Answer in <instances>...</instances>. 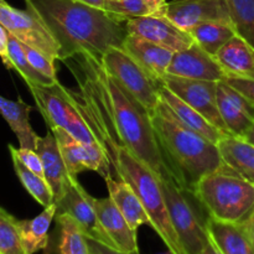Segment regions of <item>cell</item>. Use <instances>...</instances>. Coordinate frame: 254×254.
Returning <instances> with one entry per match:
<instances>
[{
	"instance_id": "cell-25",
	"label": "cell",
	"mask_w": 254,
	"mask_h": 254,
	"mask_svg": "<svg viewBox=\"0 0 254 254\" xmlns=\"http://www.w3.org/2000/svg\"><path fill=\"white\" fill-rule=\"evenodd\" d=\"M217 148L223 164L254 185V145L238 136L226 135Z\"/></svg>"
},
{
	"instance_id": "cell-20",
	"label": "cell",
	"mask_w": 254,
	"mask_h": 254,
	"mask_svg": "<svg viewBox=\"0 0 254 254\" xmlns=\"http://www.w3.org/2000/svg\"><path fill=\"white\" fill-rule=\"evenodd\" d=\"M159 94H160V99L166 103L171 113L174 114L176 119L183 124L186 128L191 129L195 133L200 134L203 138L210 140L211 143L217 145L218 141L222 138H225L228 134L223 133L218 128H216L211 122H208L202 114L198 113L196 109L189 106L186 102H184L180 97L176 96L174 92L166 88L165 86L160 84V89H159Z\"/></svg>"
},
{
	"instance_id": "cell-23",
	"label": "cell",
	"mask_w": 254,
	"mask_h": 254,
	"mask_svg": "<svg viewBox=\"0 0 254 254\" xmlns=\"http://www.w3.org/2000/svg\"><path fill=\"white\" fill-rule=\"evenodd\" d=\"M107 189H108L109 197L113 200L118 210L127 220L131 230L138 232V228L141 225L148 223L150 226V218L141 203L140 198L135 193V191L122 180H116L113 178L106 179Z\"/></svg>"
},
{
	"instance_id": "cell-14",
	"label": "cell",
	"mask_w": 254,
	"mask_h": 254,
	"mask_svg": "<svg viewBox=\"0 0 254 254\" xmlns=\"http://www.w3.org/2000/svg\"><path fill=\"white\" fill-rule=\"evenodd\" d=\"M126 27L128 34L143 37L174 54L188 49L195 42L190 32L181 30L158 12L128 20Z\"/></svg>"
},
{
	"instance_id": "cell-43",
	"label": "cell",
	"mask_w": 254,
	"mask_h": 254,
	"mask_svg": "<svg viewBox=\"0 0 254 254\" xmlns=\"http://www.w3.org/2000/svg\"><path fill=\"white\" fill-rule=\"evenodd\" d=\"M248 227H250L251 237H252L253 245H254V216H253V218H252V220H251V222H250V225H248Z\"/></svg>"
},
{
	"instance_id": "cell-8",
	"label": "cell",
	"mask_w": 254,
	"mask_h": 254,
	"mask_svg": "<svg viewBox=\"0 0 254 254\" xmlns=\"http://www.w3.org/2000/svg\"><path fill=\"white\" fill-rule=\"evenodd\" d=\"M101 62L109 76L113 77L144 108L153 114L160 101V82L154 79L122 47H112Z\"/></svg>"
},
{
	"instance_id": "cell-39",
	"label": "cell",
	"mask_w": 254,
	"mask_h": 254,
	"mask_svg": "<svg viewBox=\"0 0 254 254\" xmlns=\"http://www.w3.org/2000/svg\"><path fill=\"white\" fill-rule=\"evenodd\" d=\"M200 254H222V253H221L220 250L216 247L215 243L212 242V240H211V238H208L207 243H206L205 247H203V250L201 251Z\"/></svg>"
},
{
	"instance_id": "cell-27",
	"label": "cell",
	"mask_w": 254,
	"mask_h": 254,
	"mask_svg": "<svg viewBox=\"0 0 254 254\" xmlns=\"http://www.w3.org/2000/svg\"><path fill=\"white\" fill-rule=\"evenodd\" d=\"M56 203L44 207V211L32 220H19L20 235L27 254L45 251L49 246V230L56 217Z\"/></svg>"
},
{
	"instance_id": "cell-6",
	"label": "cell",
	"mask_w": 254,
	"mask_h": 254,
	"mask_svg": "<svg viewBox=\"0 0 254 254\" xmlns=\"http://www.w3.org/2000/svg\"><path fill=\"white\" fill-rule=\"evenodd\" d=\"M170 221L186 254H200L207 243V218L192 191L181 189L173 179L159 180Z\"/></svg>"
},
{
	"instance_id": "cell-41",
	"label": "cell",
	"mask_w": 254,
	"mask_h": 254,
	"mask_svg": "<svg viewBox=\"0 0 254 254\" xmlns=\"http://www.w3.org/2000/svg\"><path fill=\"white\" fill-rule=\"evenodd\" d=\"M76 1L83 2V4L91 5V6L98 7V9L104 10V0H76Z\"/></svg>"
},
{
	"instance_id": "cell-28",
	"label": "cell",
	"mask_w": 254,
	"mask_h": 254,
	"mask_svg": "<svg viewBox=\"0 0 254 254\" xmlns=\"http://www.w3.org/2000/svg\"><path fill=\"white\" fill-rule=\"evenodd\" d=\"M190 34L195 44H197L211 56H216L221 47L236 36L232 25L220 21L202 22L191 30Z\"/></svg>"
},
{
	"instance_id": "cell-31",
	"label": "cell",
	"mask_w": 254,
	"mask_h": 254,
	"mask_svg": "<svg viewBox=\"0 0 254 254\" xmlns=\"http://www.w3.org/2000/svg\"><path fill=\"white\" fill-rule=\"evenodd\" d=\"M9 57L11 60L12 68L16 69L22 77L26 84H35V86H42V87H52L59 82L55 79L49 78V77L44 76L40 73L37 69L32 67L27 60L26 55H25L24 50H22L21 44L15 39L12 35L9 34Z\"/></svg>"
},
{
	"instance_id": "cell-2",
	"label": "cell",
	"mask_w": 254,
	"mask_h": 254,
	"mask_svg": "<svg viewBox=\"0 0 254 254\" xmlns=\"http://www.w3.org/2000/svg\"><path fill=\"white\" fill-rule=\"evenodd\" d=\"M24 1L59 45V61L79 54L102 57L112 47L123 46L128 36L126 25L103 9L76 0Z\"/></svg>"
},
{
	"instance_id": "cell-34",
	"label": "cell",
	"mask_w": 254,
	"mask_h": 254,
	"mask_svg": "<svg viewBox=\"0 0 254 254\" xmlns=\"http://www.w3.org/2000/svg\"><path fill=\"white\" fill-rule=\"evenodd\" d=\"M21 44V42H20ZM22 50H24L25 55H26L27 60H29L30 64H32L35 69L42 73L44 76L49 77V78L55 79L57 81V76H56V67H55V61L50 60L49 57L45 56L44 54H41L37 50L32 49V47L26 46V45H22Z\"/></svg>"
},
{
	"instance_id": "cell-21",
	"label": "cell",
	"mask_w": 254,
	"mask_h": 254,
	"mask_svg": "<svg viewBox=\"0 0 254 254\" xmlns=\"http://www.w3.org/2000/svg\"><path fill=\"white\" fill-rule=\"evenodd\" d=\"M215 59L228 78L254 79V47L242 37H232Z\"/></svg>"
},
{
	"instance_id": "cell-3",
	"label": "cell",
	"mask_w": 254,
	"mask_h": 254,
	"mask_svg": "<svg viewBox=\"0 0 254 254\" xmlns=\"http://www.w3.org/2000/svg\"><path fill=\"white\" fill-rule=\"evenodd\" d=\"M67 91L74 106L81 112L93 130L96 138L103 146L111 166L114 168L119 180L128 184L140 198L150 218V227L161 238L169 252L173 254H186L170 221L158 176L126 146L118 143V140L98 121H96L82 108L74 96L73 89L67 88Z\"/></svg>"
},
{
	"instance_id": "cell-40",
	"label": "cell",
	"mask_w": 254,
	"mask_h": 254,
	"mask_svg": "<svg viewBox=\"0 0 254 254\" xmlns=\"http://www.w3.org/2000/svg\"><path fill=\"white\" fill-rule=\"evenodd\" d=\"M144 1L148 4V6L150 7L151 11H153V14L154 12H158L159 10H160V7L165 4L163 0H144Z\"/></svg>"
},
{
	"instance_id": "cell-19",
	"label": "cell",
	"mask_w": 254,
	"mask_h": 254,
	"mask_svg": "<svg viewBox=\"0 0 254 254\" xmlns=\"http://www.w3.org/2000/svg\"><path fill=\"white\" fill-rule=\"evenodd\" d=\"M122 49L158 82L166 76V71L174 56V52L130 34L126 37Z\"/></svg>"
},
{
	"instance_id": "cell-15",
	"label": "cell",
	"mask_w": 254,
	"mask_h": 254,
	"mask_svg": "<svg viewBox=\"0 0 254 254\" xmlns=\"http://www.w3.org/2000/svg\"><path fill=\"white\" fill-rule=\"evenodd\" d=\"M166 74L180 78L215 82L226 78L225 72L215 56H211L195 42L188 49L174 54Z\"/></svg>"
},
{
	"instance_id": "cell-1",
	"label": "cell",
	"mask_w": 254,
	"mask_h": 254,
	"mask_svg": "<svg viewBox=\"0 0 254 254\" xmlns=\"http://www.w3.org/2000/svg\"><path fill=\"white\" fill-rule=\"evenodd\" d=\"M64 64L79 84V91L73 92L82 108L143 161L159 180L173 179L159 146L150 113L107 73L101 57L79 54Z\"/></svg>"
},
{
	"instance_id": "cell-35",
	"label": "cell",
	"mask_w": 254,
	"mask_h": 254,
	"mask_svg": "<svg viewBox=\"0 0 254 254\" xmlns=\"http://www.w3.org/2000/svg\"><path fill=\"white\" fill-rule=\"evenodd\" d=\"M7 148H9L11 158L19 160L29 170L44 176V166H42L41 158H40L39 153L36 150L27 148H14L11 144H9Z\"/></svg>"
},
{
	"instance_id": "cell-44",
	"label": "cell",
	"mask_w": 254,
	"mask_h": 254,
	"mask_svg": "<svg viewBox=\"0 0 254 254\" xmlns=\"http://www.w3.org/2000/svg\"><path fill=\"white\" fill-rule=\"evenodd\" d=\"M163 254H173V253H170V252H169V251H168V253H163Z\"/></svg>"
},
{
	"instance_id": "cell-7",
	"label": "cell",
	"mask_w": 254,
	"mask_h": 254,
	"mask_svg": "<svg viewBox=\"0 0 254 254\" xmlns=\"http://www.w3.org/2000/svg\"><path fill=\"white\" fill-rule=\"evenodd\" d=\"M40 113L49 129L61 128L84 144L97 141L93 130L81 112L77 109L64 86L57 82L52 87L29 84Z\"/></svg>"
},
{
	"instance_id": "cell-32",
	"label": "cell",
	"mask_w": 254,
	"mask_h": 254,
	"mask_svg": "<svg viewBox=\"0 0 254 254\" xmlns=\"http://www.w3.org/2000/svg\"><path fill=\"white\" fill-rule=\"evenodd\" d=\"M0 254H27L20 235L19 220L0 207Z\"/></svg>"
},
{
	"instance_id": "cell-24",
	"label": "cell",
	"mask_w": 254,
	"mask_h": 254,
	"mask_svg": "<svg viewBox=\"0 0 254 254\" xmlns=\"http://www.w3.org/2000/svg\"><path fill=\"white\" fill-rule=\"evenodd\" d=\"M55 241L49 240L45 254H91L87 237L78 223L67 215H56Z\"/></svg>"
},
{
	"instance_id": "cell-10",
	"label": "cell",
	"mask_w": 254,
	"mask_h": 254,
	"mask_svg": "<svg viewBox=\"0 0 254 254\" xmlns=\"http://www.w3.org/2000/svg\"><path fill=\"white\" fill-rule=\"evenodd\" d=\"M56 138L64 160L71 175L77 176L82 171L92 170L98 173L102 178H112L111 163L101 143L94 141L84 144L77 140L68 131L61 128L50 129Z\"/></svg>"
},
{
	"instance_id": "cell-17",
	"label": "cell",
	"mask_w": 254,
	"mask_h": 254,
	"mask_svg": "<svg viewBox=\"0 0 254 254\" xmlns=\"http://www.w3.org/2000/svg\"><path fill=\"white\" fill-rule=\"evenodd\" d=\"M93 202L102 230L113 248L122 252L139 251L136 232L131 230L113 200L108 196L106 198H94Z\"/></svg>"
},
{
	"instance_id": "cell-38",
	"label": "cell",
	"mask_w": 254,
	"mask_h": 254,
	"mask_svg": "<svg viewBox=\"0 0 254 254\" xmlns=\"http://www.w3.org/2000/svg\"><path fill=\"white\" fill-rule=\"evenodd\" d=\"M87 242H88L91 254H140L139 251H135V252H122V251L109 247V246L103 245V243L92 240V238H87Z\"/></svg>"
},
{
	"instance_id": "cell-11",
	"label": "cell",
	"mask_w": 254,
	"mask_h": 254,
	"mask_svg": "<svg viewBox=\"0 0 254 254\" xmlns=\"http://www.w3.org/2000/svg\"><path fill=\"white\" fill-rule=\"evenodd\" d=\"M171 92L180 97L184 102L202 114L216 128L228 134L227 128L220 116L217 107V84L215 81H201V79L180 78V77L166 74L160 81Z\"/></svg>"
},
{
	"instance_id": "cell-13",
	"label": "cell",
	"mask_w": 254,
	"mask_h": 254,
	"mask_svg": "<svg viewBox=\"0 0 254 254\" xmlns=\"http://www.w3.org/2000/svg\"><path fill=\"white\" fill-rule=\"evenodd\" d=\"M158 14L165 16L186 32L207 21L231 24L225 0H173L165 2Z\"/></svg>"
},
{
	"instance_id": "cell-37",
	"label": "cell",
	"mask_w": 254,
	"mask_h": 254,
	"mask_svg": "<svg viewBox=\"0 0 254 254\" xmlns=\"http://www.w3.org/2000/svg\"><path fill=\"white\" fill-rule=\"evenodd\" d=\"M0 59L6 68H12L11 60L9 57V31L5 29L1 22H0Z\"/></svg>"
},
{
	"instance_id": "cell-9",
	"label": "cell",
	"mask_w": 254,
	"mask_h": 254,
	"mask_svg": "<svg viewBox=\"0 0 254 254\" xmlns=\"http://www.w3.org/2000/svg\"><path fill=\"white\" fill-rule=\"evenodd\" d=\"M0 22L22 45L37 50L52 61L59 60V45L41 21L29 10L0 2Z\"/></svg>"
},
{
	"instance_id": "cell-4",
	"label": "cell",
	"mask_w": 254,
	"mask_h": 254,
	"mask_svg": "<svg viewBox=\"0 0 254 254\" xmlns=\"http://www.w3.org/2000/svg\"><path fill=\"white\" fill-rule=\"evenodd\" d=\"M150 117L166 165L181 189L193 191L203 176L222 168L217 145L184 127L165 102L160 99Z\"/></svg>"
},
{
	"instance_id": "cell-36",
	"label": "cell",
	"mask_w": 254,
	"mask_h": 254,
	"mask_svg": "<svg viewBox=\"0 0 254 254\" xmlns=\"http://www.w3.org/2000/svg\"><path fill=\"white\" fill-rule=\"evenodd\" d=\"M225 81L254 103V79H238L226 77Z\"/></svg>"
},
{
	"instance_id": "cell-18",
	"label": "cell",
	"mask_w": 254,
	"mask_h": 254,
	"mask_svg": "<svg viewBox=\"0 0 254 254\" xmlns=\"http://www.w3.org/2000/svg\"><path fill=\"white\" fill-rule=\"evenodd\" d=\"M35 150L39 153L41 158L42 166H44V178L51 186L55 202H56L62 197L72 178H77V176L71 175L67 169L59 144L51 130L45 136L37 138Z\"/></svg>"
},
{
	"instance_id": "cell-30",
	"label": "cell",
	"mask_w": 254,
	"mask_h": 254,
	"mask_svg": "<svg viewBox=\"0 0 254 254\" xmlns=\"http://www.w3.org/2000/svg\"><path fill=\"white\" fill-rule=\"evenodd\" d=\"M11 160L20 183L22 184L25 190L32 196V198L36 202H39L42 207H47V206L55 203L54 192H52L51 186L49 185L46 179L39 174L34 173V171L29 170L26 166L22 165L16 159L11 158Z\"/></svg>"
},
{
	"instance_id": "cell-46",
	"label": "cell",
	"mask_w": 254,
	"mask_h": 254,
	"mask_svg": "<svg viewBox=\"0 0 254 254\" xmlns=\"http://www.w3.org/2000/svg\"><path fill=\"white\" fill-rule=\"evenodd\" d=\"M163 1H164V2H166V0H163Z\"/></svg>"
},
{
	"instance_id": "cell-12",
	"label": "cell",
	"mask_w": 254,
	"mask_h": 254,
	"mask_svg": "<svg viewBox=\"0 0 254 254\" xmlns=\"http://www.w3.org/2000/svg\"><path fill=\"white\" fill-rule=\"evenodd\" d=\"M93 200L94 197L84 190L77 178H72L62 197L55 202L57 206L56 215L69 216L78 223L87 238L113 248L111 241L102 230Z\"/></svg>"
},
{
	"instance_id": "cell-42",
	"label": "cell",
	"mask_w": 254,
	"mask_h": 254,
	"mask_svg": "<svg viewBox=\"0 0 254 254\" xmlns=\"http://www.w3.org/2000/svg\"><path fill=\"white\" fill-rule=\"evenodd\" d=\"M242 139H245L246 141H248V143L254 145V122H253L252 127L250 128V130H248L247 134L245 135V138H242Z\"/></svg>"
},
{
	"instance_id": "cell-5",
	"label": "cell",
	"mask_w": 254,
	"mask_h": 254,
	"mask_svg": "<svg viewBox=\"0 0 254 254\" xmlns=\"http://www.w3.org/2000/svg\"><path fill=\"white\" fill-rule=\"evenodd\" d=\"M192 192L213 220L250 225L253 218L254 185L225 164L203 176Z\"/></svg>"
},
{
	"instance_id": "cell-16",
	"label": "cell",
	"mask_w": 254,
	"mask_h": 254,
	"mask_svg": "<svg viewBox=\"0 0 254 254\" xmlns=\"http://www.w3.org/2000/svg\"><path fill=\"white\" fill-rule=\"evenodd\" d=\"M217 107L230 135L245 138L254 122V103L222 79L217 84Z\"/></svg>"
},
{
	"instance_id": "cell-22",
	"label": "cell",
	"mask_w": 254,
	"mask_h": 254,
	"mask_svg": "<svg viewBox=\"0 0 254 254\" xmlns=\"http://www.w3.org/2000/svg\"><path fill=\"white\" fill-rule=\"evenodd\" d=\"M208 236L222 254H254L248 225L222 222L207 218Z\"/></svg>"
},
{
	"instance_id": "cell-45",
	"label": "cell",
	"mask_w": 254,
	"mask_h": 254,
	"mask_svg": "<svg viewBox=\"0 0 254 254\" xmlns=\"http://www.w3.org/2000/svg\"><path fill=\"white\" fill-rule=\"evenodd\" d=\"M5 1V0H0V2H4Z\"/></svg>"
},
{
	"instance_id": "cell-29",
	"label": "cell",
	"mask_w": 254,
	"mask_h": 254,
	"mask_svg": "<svg viewBox=\"0 0 254 254\" xmlns=\"http://www.w3.org/2000/svg\"><path fill=\"white\" fill-rule=\"evenodd\" d=\"M236 35L254 47V0H225Z\"/></svg>"
},
{
	"instance_id": "cell-33",
	"label": "cell",
	"mask_w": 254,
	"mask_h": 254,
	"mask_svg": "<svg viewBox=\"0 0 254 254\" xmlns=\"http://www.w3.org/2000/svg\"><path fill=\"white\" fill-rule=\"evenodd\" d=\"M104 10L121 22L153 14L144 0H104Z\"/></svg>"
},
{
	"instance_id": "cell-26",
	"label": "cell",
	"mask_w": 254,
	"mask_h": 254,
	"mask_svg": "<svg viewBox=\"0 0 254 254\" xmlns=\"http://www.w3.org/2000/svg\"><path fill=\"white\" fill-rule=\"evenodd\" d=\"M32 107L25 103L22 99L10 101L0 96V114L9 124L19 141L20 148L36 149L39 135L34 131L30 124V112Z\"/></svg>"
}]
</instances>
